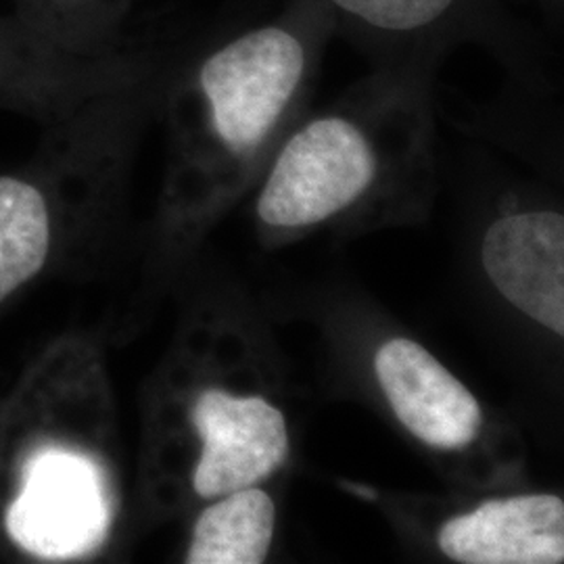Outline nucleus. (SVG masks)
<instances>
[{
  "label": "nucleus",
  "instance_id": "nucleus-1",
  "mask_svg": "<svg viewBox=\"0 0 564 564\" xmlns=\"http://www.w3.org/2000/svg\"><path fill=\"white\" fill-rule=\"evenodd\" d=\"M333 39V20L314 0H284L265 20L191 36L172 69L186 163L260 160Z\"/></svg>",
  "mask_w": 564,
  "mask_h": 564
},
{
  "label": "nucleus",
  "instance_id": "nucleus-2",
  "mask_svg": "<svg viewBox=\"0 0 564 564\" xmlns=\"http://www.w3.org/2000/svg\"><path fill=\"white\" fill-rule=\"evenodd\" d=\"M426 84L421 74L377 67L356 101L295 128L268 167L258 199L262 223L314 226L375 193L393 155L384 151V132L424 95Z\"/></svg>",
  "mask_w": 564,
  "mask_h": 564
},
{
  "label": "nucleus",
  "instance_id": "nucleus-3",
  "mask_svg": "<svg viewBox=\"0 0 564 564\" xmlns=\"http://www.w3.org/2000/svg\"><path fill=\"white\" fill-rule=\"evenodd\" d=\"M339 36L375 67L429 76L464 46L521 80L542 78L544 46L508 0H314Z\"/></svg>",
  "mask_w": 564,
  "mask_h": 564
},
{
  "label": "nucleus",
  "instance_id": "nucleus-4",
  "mask_svg": "<svg viewBox=\"0 0 564 564\" xmlns=\"http://www.w3.org/2000/svg\"><path fill=\"white\" fill-rule=\"evenodd\" d=\"M111 506L101 468L61 445L34 449L21 468L20 496L7 510V531L28 554L67 561L101 544Z\"/></svg>",
  "mask_w": 564,
  "mask_h": 564
},
{
  "label": "nucleus",
  "instance_id": "nucleus-5",
  "mask_svg": "<svg viewBox=\"0 0 564 564\" xmlns=\"http://www.w3.org/2000/svg\"><path fill=\"white\" fill-rule=\"evenodd\" d=\"M182 36H134L107 55H76L18 15L0 18V101L39 111L69 109L158 65Z\"/></svg>",
  "mask_w": 564,
  "mask_h": 564
},
{
  "label": "nucleus",
  "instance_id": "nucleus-6",
  "mask_svg": "<svg viewBox=\"0 0 564 564\" xmlns=\"http://www.w3.org/2000/svg\"><path fill=\"white\" fill-rule=\"evenodd\" d=\"M193 424L203 445L193 475L202 498H220L260 484L289 454L284 414L258 395L207 389L195 402Z\"/></svg>",
  "mask_w": 564,
  "mask_h": 564
},
{
  "label": "nucleus",
  "instance_id": "nucleus-7",
  "mask_svg": "<svg viewBox=\"0 0 564 564\" xmlns=\"http://www.w3.org/2000/svg\"><path fill=\"white\" fill-rule=\"evenodd\" d=\"M481 260L500 295L554 335H564V218L529 209L498 218L485 232Z\"/></svg>",
  "mask_w": 564,
  "mask_h": 564
},
{
  "label": "nucleus",
  "instance_id": "nucleus-8",
  "mask_svg": "<svg viewBox=\"0 0 564 564\" xmlns=\"http://www.w3.org/2000/svg\"><path fill=\"white\" fill-rule=\"evenodd\" d=\"M375 372L393 414L416 440L437 449L475 442L481 405L423 345L402 337L383 343Z\"/></svg>",
  "mask_w": 564,
  "mask_h": 564
},
{
  "label": "nucleus",
  "instance_id": "nucleus-9",
  "mask_svg": "<svg viewBox=\"0 0 564 564\" xmlns=\"http://www.w3.org/2000/svg\"><path fill=\"white\" fill-rule=\"evenodd\" d=\"M437 542L456 563H563L564 502L552 494L489 500L445 521Z\"/></svg>",
  "mask_w": 564,
  "mask_h": 564
},
{
  "label": "nucleus",
  "instance_id": "nucleus-10",
  "mask_svg": "<svg viewBox=\"0 0 564 564\" xmlns=\"http://www.w3.org/2000/svg\"><path fill=\"white\" fill-rule=\"evenodd\" d=\"M195 524L188 564H260L265 561L276 523L272 498L256 485L220 496Z\"/></svg>",
  "mask_w": 564,
  "mask_h": 564
},
{
  "label": "nucleus",
  "instance_id": "nucleus-11",
  "mask_svg": "<svg viewBox=\"0 0 564 564\" xmlns=\"http://www.w3.org/2000/svg\"><path fill=\"white\" fill-rule=\"evenodd\" d=\"M51 247V199L42 182L0 176V302L34 279Z\"/></svg>",
  "mask_w": 564,
  "mask_h": 564
},
{
  "label": "nucleus",
  "instance_id": "nucleus-12",
  "mask_svg": "<svg viewBox=\"0 0 564 564\" xmlns=\"http://www.w3.org/2000/svg\"><path fill=\"white\" fill-rule=\"evenodd\" d=\"M132 4L134 0H13L21 21L76 55H107L132 41L126 32Z\"/></svg>",
  "mask_w": 564,
  "mask_h": 564
}]
</instances>
